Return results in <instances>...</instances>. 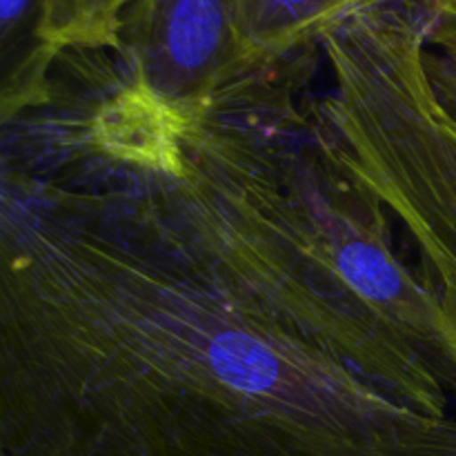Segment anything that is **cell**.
I'll return each mask as SVG.
<instances>
[{
	"mask_svg": "<svg viewBox=\"0 0 456 456\" xmlns=\"http://www.w3.org/2000/svg\"><path fill=\"white\" fill-rule=\"evenodd\" d=\"M454 401L221 134L71 80L3 123L0 456H456Z\"/></svg>",
	"mask_w": 456,
	"mask_h": 456,
	"instance_id": "6da1fadb",
	"label": "cell"
},
{
	"mask_svg": "<svg viewBox=\"0 0 456 456\" xmlns=\"http://www.w3.org/2000/svg\"><path fill=\"white\" fill-rule=\"evenodd\" d=\"M426 38L419 0L338 25L321 40L328 87L316 111L343 160L410 236L456 334V116L430 83Z\"/></svg>",
	"mask_w": 456,
	"mask_h": 456,
	"instance_id": "7a4b0ae2",
	"label": "cell"
},
{
	"mask_svg": "<svg viewBox=\"0 0 456 456\" xmlns=\"http://www.w3.org/2000/svg\"><path fill=\"white\" fill-rule=\"evenodd\" d=\"M116 56L134 80L172 107H196L252 71L232 0H129Z\"/></svg>",
	"mask_w": 456,
	"mask_h": 456,
	"instance_id": "3957f363",
	"label": "cell"
},
{
	"mask_svg": "<svg viewBox=\"0 0 456 456\" xmlns=\"http://www.w3.org/2000/svg\"><path fill=\"white\" fill-rule=\"evenodd\" d=\"M399 0H232L249 67H265L321 49V40L368 9Z\"/></svg>",
	"mask_w": 456,
	"mask_h": 456,
	"instance_id": "277c9868",
	"label": "cell"
},
{
	"mask_svg": "<svg viewBox=\"0 0 456 456\" xmlns=\"http://www.w3.org/2000/svg\"><path fill=\"white\" fill-rule=\"evenodd\" d=\"M129 0H40L38 34L53 53L114 49L120 12Z\"/></svg>",
	"mask_w": 456,
	"mask_h": 456,
	"instance_id": "5b68a950",
	"label": "cell"
},
{
	"mask_svg": "<svg viewBox=\"0 0 456 456\" xmlns=\"http://www.w3.org/2000/svg\"><path fill=\"white\" fill-rule=\"evenodd\" d=\"M426 67L436 96L456 116V31L428 16Z\"/></svg>",
	"mask_w": 456,
	"mask_h": 456,
	"instance_id": "8992f818",
	"label": "cell"
},
{
	"mask_svg": "<svg viewBox=\"0 0 456 456\" xmlns=\"http://www.w3.org/2000/svg\"><path fill=\"white\" fill-rule=\"evenodd\" d=\"M421 3L432 22L456 31V0H421Z\"/></svg>",
	"mask_w": 456,
	"mask_h": 456,
	"instance_id": "52a82bcc",
	"label": "cell"
}]
</instances>
